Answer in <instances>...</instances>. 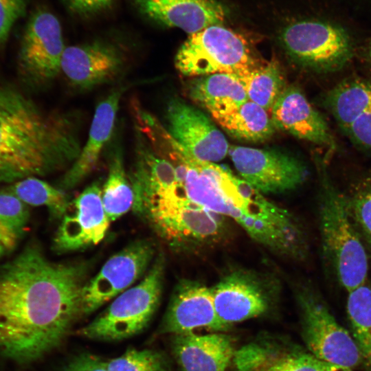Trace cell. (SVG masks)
I'll list each match as a JSON object with an SVG mask.
<instances>
[{
    "mask_svg": "<svg viewBox=\"0 0 371 371\" xmlns=\"http://www.w3.org/2000/svg\"><path fill=\"white\" fill-rule=\"evenodd\" d=\"M134 199L133 189L125 172L122 151L117 146L111 153L108 175L102 191L103 206L111 222L132 209Z\"/></svg>",
    "mask_w": 371,
    "mask_h": 371,
    "instance_id": "d4e9b609",
    "label": "cell"
},
{
    "mask_svg": "<svg viewBox=\"0 0 371 371\" xmlns=\"http://www.w3.org/2000/svg\"><path fill=\"white\" fill-rule=\"evenodd\" d=\"M165 258L160 253L142 281L126 290L78 335L93 340L113 341L131 337L145 329L161 297Z\"/></svg>",
    "mask_w": 371,
    "mask_h": 371,
    "instance_id": "8992f818",
    "label": "cell"
},
{
    "mask_svg": "<svg viewBox=\"0 0 371 371\" xmlns=\"http://www.w3.org/2000/svg\"><path fill=\"white\" fill-rule=\"evenodd\" d=\"M8 189L28 206L47 207L52 219L60 220L70 203L63 190L36 177H29L16 181Z\"/></svg>",
    "mask_w": 371,
    "mask_h": 371,
    "instance_id": "83f0119b",
    "label": "cell"
},
{
    "mask_svg": "<svg viewBox=\"0 0 371 371\" xmlns=\"http://www.w3.org/2000/svg\"><path fill=\"white\" fill-rule=\"evenodd\" d=\"M81 148L72 116L45 113L17 89L0 82V183L70 166Z\"/></svg>",
    "mask_w": 371,
    "mask_h": 371,
    "instance_id": "7a4b0ae2",
    "label": "cell"
},
{
    "mask_svg": "<svg viewBox=\"0 0 371 371\" xmlns=\"http://www.w3.org/2000/svg\"><path fill=\"white\" fill-rule=\"evenodd\" d=\"M223 191L229 209V217L251 239L278 256L295 261L306 258L305 232L291 212L234 175L224 182Z\"/></svg>",
    "mask_w": 371,
    "mask_h": 371,
    "instance_id": "3957f363",
    "label": "cell"
},
{
    "mask_svg": "<svg viewBox=\"0 0 371 371\" xmlns=\"http://www.w3.org/2000/svg\"><path fill=\"white\" fill-rule=\"evenodd\" d=\"M212 290L218 318L231 327L270 311L279 296L281 282L271 272L237 267L224 272Z\"/></svg>",
    "mask_w": 371,
    "mask_h": 371,
    "instance_id": "30bf717a",
    "label": "cell"
},
{
    "mask_svg": "<svg viewBox=\"0 0 371 371\" xmlns=\"http://www.w3.org/2000/svg\"><path fill=\"white\" fill-rule=\"evenodd\" d=\"M325 362L309 352L294 349L271 355L253 371H324Z\"/></svg>",
    "mask_w": 371,
    "mask_h": 371,
    "instance_id": "4dcf8cb0",
    "label": "cell"
},
{
    "mask_svg": "<svg viewBox=\"0 0 371 371\" xmlns=\"http://www.w3.org/2000/svg\"><path fill=\"white\" fill-rule=\"evenodd\" d=\"M237 76L245 89L248 99L267 111H271L286 87L282 68L274 60Z\"/></svg>",
    "mask_w": 371,
    "mask_h": 371,
    "instance_id": "4316f807",
    "label": "cell"
},
{
    "mask_svg": "<svg viewBox=\"0 0 371 371\" xmlns=\"http://www.w3.org/2000/svg\"><path fill=\"white\" fill-rule=\"evenodd\" d=\"M323 173L319 207L322 245L339 283L348 292L366 282L368 255L346 197Z\"/></svg>",
    "mask_w": 371,
    "mask_h": 371,
    "instance_id": "5b68a950",
    "label": "cell"
},
{
    "mask_svg": "<svg viewBox=\"0 0 371 371\" xmlns=\"http://www.w3.org/2000/svg\"><path fill=\"white\" fill-rule=\"evenodd\" d=\"M126 65L124 53L115 45L103 41L66 47L61 71L69 82L81 90L113 82Z\"/></svg>",
    "mask_w": 371,
    "mask_h": 371,
    "instance_id": "ac0fdd59",
    "label": "cell"
},
{
    "mask_svg": "<svg viewBox=\"0 0 371 371\" xmlns=\"http://www.w3.org/2000/svg\"><path fill=\"white\" fill-rule=\"evenodd\" d=\"M175 250L196 252L227 239L226 216L192 201L181 183L142 203L135 212Z\"/></svg>",
    "mask_w": 371,
    "mask_h": 371,
    "instance_id": "277c9868",
    "label": "cell"
},
{
    "mask_svg": "<svg viewBox=\"0 0 371 371\" xmlns=\"http://www.w3.org/2000/svg\"><path fill=\"white\" fill-rule=\"evenodd\" d=\"M126 90L125 87L115 89L98 104L87 142L62 177L59 188L65 191L76 187L95 168L113 135L120 100Z\"/></svg>",
    "mask_w": 371,
    "mask_h": 371,
    "instance_id": "44dd1931",
    "label": "cell"
},
{
    "mask_svg": "<svg viewBox=\"0 0 371 371\" xmlns=\"http://www.w3.org/2000/svg\"><path fill=\"white\" fill-rule=\"evenodd\" d=\"M175 66L185 76L198 77L216 73L239 76L258 65L247 40L220 24L190 34L178 49Z\"/></svg>",
    "mask_w": 371,
    "mask_h": 371,
    "instance_id": "52a82bcc",
    "label": "cell"
},
{
    "mask_svg": "<svg viewBox=\"0 0 371 371\" xmlns=\"http://www.w3.org/2000/svg\"><path fill=\"white\" fill-rule=\"evenodd\" d=\"M6 252L5 248L0 243V258Z\"/></svg>",
    "mask_w": 371,
    "mask_h": 371,
    "instance_id": "f35d334b",
    "label": "cell"
},
{
    "mask_svg": "<svg viewBox=\"0 0 371 371\" xmlns=\"http://www.w3.org/2000/svg\"><path fill=\"white\" fill-rule=\"evenodd\" d=\"M139 12L159 24L192 34L221 25L227 12L216 0H135Z\"/></svg>",
    "mask_w": 371,
    "mask_h": 371,
    "instance_id": "ffe728a7",
    "label": "cell"
},
{
    "mask_svg": "<svg viewBox=\"0 0 371 371\" xmlns=\"http://www.w3.org/2000/svg\"><path fill=\"white\" fill-rule=\"evenodd\" d=\"M65 48L58 19L47 10H34L20 43L17 65L21 78L33 87L51 82L61 71Z\"/></svg>",
    "mask_w": 371,
    "mask_h": 371,
    "instance_id": "8fae6325",
    "label": "cell"
},
{
    "mask_svg": "<svg viewBox=\"0 0 371 371\" xmlns=\"http://www.w3.org/2000/svg\"><path fill=\"white\" fill-rule=\"evenodd\" d=\"M294 288L302 336L308 352L324 362L352 369L362 363L350 333L337 321L316 289L306 282Z\"/></svg>",
    "mask_w": 371,
    "mask_h": 371,
    "instance_id": "9c48e42d",
    "label": "cell"
},
{
    "mask_svg": "<svg viewBox=\"0 0 371 371\" xmlns=\"http://www.w3.org/2000/svg\"><path fill=\"white\" fill-rule=\"evenodd\" d=\"M171 348L181 371H226L235 353L232 339L223 333L175 334Z\"/></svg>",
    "mask_w": 371,
    "mask_h": 371,
    "instance_id": "7402d4cb",
    "label": "cell"
},
{
    "mask_svg": "<svg viewBox=\"0 0 371 371\" xmlns=\"http://www.w3.org/2000/svg\"><path fill=\"white\" fill-rule=\"evenodd\" d=\"M202 328L223 332L230 327L216 313L212 287L198 280L181 279L173 289L157 333L175 335Z\"/></svg>",
    "mask_w": 371,
    "mask_h": 371,
    "instance_id": "2e32d148",
    "label": "cell"
},
{
    "mask_svg": "<svg viewBox=\"0 0 371 371\" xmlns=\"http://www.w3.org/2000/svg\"><path fill=\"white\" fill-rule=\"evenodd\" d=\"M187 91L190 99L207 109L212 117L229 113L249 100L243 83L233 74L194 77Z\"/></svg>",
    "mask_w": 371,
    "mask_h": 371,
    "instance_id": "603a6c76",
    "label": "cell"
},
{
    "mask_svg": "<svg viewBox=\"0 0 371 371\" xmlns=\"http://www.w3.org/2000/svg\"><path fill=\"white\" fill-rule=\"evenodd\" d=\"M89 265L55 262L29 245L0 268V352L19 363L57 347L82 315Z\"/></svg>",
    "mask_w": 371,
    "mask_h": 371,
    "instance_id": "6da1fadb",
    "label": "cell"
},
{
    "mask_svg": "<svg viewBox=\"0 0 371 371\" xmlns=\"http://www.w3.org/2000/svg\"><path fill=\"white\" fill-rule=\"evenodd\" d=\"M346 313L362 363L371 370V286L367 282L348 292Z\"/></svg>",
    "mask_w": 371,
    "mask_h": 371,
    "instance_id": "484cf974",
    "label": "cell"
},
{
    "mask_svg": "<svg viewBox=\"0 0 371 371\" xmlns=\"http://www.w3.org/2000/svg\"><path fill=\"white\" fill-rule=\"evenodd\" d=\"M324 371H354V369L325 362Z\"/></svg>",
    "mask_w": 371,
    "mask_h": 371,
    "instance_id": "8d00e7d4",
    "label": "cell"
},
{
    "mask_svg": "<svg viewBox=\"0 0 371 371\" xmlns=\"http://www.w3.org/2000/svg\"><path fill=\"white\" fill-rule=\"evenodd\" d=\"M60 371H109L106 361L91 354H80L70 360Z\"/></svg>",
    "mask_w": 371,
    "mask_h": 371,
    "instance_id": "e575fe53",
    "label": "cell"
},
{
    "mask_svg": "<svg viewBox=\"0 0 371 371\" xmlns=\"http://www.w3.org/2000/svg\"><path fill=\"white\" fill-rule=\"evenodd\" d=\"M269 349L257 344H247L235 351L234 361L237 371H253L272 354Z\"/></svg>",
    "mask_w": 371,
    "mask_h": 371,
    "instance_id": "836d02e7",
    "label": "cell"
},
{
    "mask_svg": "<svg viewBox=\"0 0 371 371\" xmlns=\"http://www.w3.org/2000/svg\"><path fill=\"white\" fill-rule=\"evenodd\" d=\"M271 117L276 128L299 139L335 147L328 123L296 86H286L271 109Z\"/></svg>",
    "mask_w": 371,
    "mask_h": 371,
    "instance_id": "d6986e66",
    "label": "cell"
},
{
    "mask_svg": "<svg viewBox=\"0 0 371 371\" xmlns=\"http://www.w3.org/2000/svg\"><path fill=\"white\" fill-rule=\"evenodd\" d=\"M213 118L230 137L245 142H265L276 128L267 111L249 100L233 111Z\"/></svg>",
    "mask_w": 371,
    "mask_h": 371,
    "instance_id": "cb8c5ba5",
    "label": "cell"
},
{
    "mask_svg": "<svg viewBox=\"0 0 371 371\" xmlns=\"http://www.w3.org/2000/svg\"><path fill=\"white\" fill-rule=\"evenodd\" d=\"M228 155L240 178L265 195L293 191L308 177L304 162L278 150L231 146Z\"/></svg>",
    "mask_w": 371,
    "mask_h": 371,
    "instance_id": "7c38bea8",
    "label": "cell"
},
{
    "mask_svg": "<svg viewBox=\"0 0 371 371\" xmlns=\"http://www.w3.org/2000/svg\"><path fill=\"white\" fill-rule=\"evenodd\" d=\"M346 200L355 226L371 248V179L357 186Z\"/></svg>",
    "mask_w": 371,
    "mask_h": 371,
    "instance_id": "1f68e13d",
    "label": "cell"
},
{
    "mask_svg": "<svg viewBox=\"0 0 371 371\" xmlns=\"http://www.w3.org/2000/svg\"><path fill=\"white\" fill-rule=\"evenodd\" d=\"M102 191L100 182L96 181L70 201L53 239L54 251H79L103 240L111 221L103 206Z\"/></svg>",
    "mask_w": 371,
    "mask_h": 371,
    "instance_id": "5bb4252c",
    "label": "cell"
},
{
    "mask_svg": "<svg viewBox=\"0 0 371 371\" xmlns=\"http://www.w3.org/2000/svg\"><path fill=\"white\" fill-rule=\"evenodd\" d=\"M29 207L8 188L0 190V243L6 252L14 250L25 234Z\"/></svg>",
    "mask_w": 371,
    "mask_h": 371,
    "instance_id": "f1b7e54d",
    "label": "cell"
},
{
    "mask_svg": "<svg viewBox=\"0 0 371 371\" xmlns=\"http://www.w3.org/2000/svg\"><path fill=\"white\" fill-rule=\"evenodd\" d=\"M69 8L79 14H89L109 7L115 0H65Z\"/></svg>",
    "mask_w": 371,
    "mask_h": 371,
    "instance_id": "d590c367",
    "label": "cell"
},
{
    "mask_svg": "<svg viewBox=\"0 0 371 371\" xmlns=\"http://www.w3.org/2000/svg\"><path fill=\"white\" fill-rule=\"evenodd\" d=\"M281 41L299 65L320 73L340 70L351 60L354 42L348 30L330 19H307L286 26Z\"/></svg>",
    "mask_w": 371,
    "mask_h": 371,
    "instance_id": "ba28073f",
    "label": "cell"
},
{
    "mask_svg": "<svg viewBox=\"0 0 371 371\" xmlns=\"http://www.w3.org/2000/svg\"><path fill=\"white\" fill-rule=\"evenodd\" d=\"M366 55L368 61L371 64V39L368 42L367 47H366Z\"/></svg>",
    "mask_w": 371,
    "mask_h": 371,
    "instance_id": "74e56055",
    "label": "cell"
},
{
    "mask_svg": "<svg viewBox=\"0 0 371 371\" xmlns=\"http://www.w3.org/2000/svg\"><path fill=\"white\" fill-rule=\"evenodd\" d=\"M166 120L170 135L194 157L215 163L228 154L229 145L223 133L203 112L183 100H169Z\"/></svg>",
    "mask_w": 371,
    "mask_h": 371,
    "instance_id": "9a60e30c",
    "label": "cell"
},
{
    "mask_svg": "<svg viewBox=\"0 0 371 371\" xmlns=\"http://www.w3.org/2000/svg\"><path fill=\"white\" fill-rule=\"evenodd\" d=\"M323 102L350 141L371 153V80H344L327 91Z\"/></svg>",
    "mask_w": 371,
    "mask_h": 371,
    "instance_id": "e0dca14e",
    "label": "cell"
},
{
    "mask_svg": "<svg viewBox=\"0 0 371 371\" xmlns=\"http://www.w3.org/2000/svg\"><path fill=\"white\" fill-rule=\"evenodd\" d=\"M28 0H0V45L8 39L16 22L26 13Z\"/></svg>",
    "mask_w": 371,
    "mask_h": 371,
    "instance_id": "d6a6232c",
    "label": "cell"
},
{
    "mask_svg": "<svg viewBox=\"0 0 371 371\" xmlns=\"http://www.w3.org/2000/svg\"><path fill=\"white\" fill-rule=\"evenodd\" d=\"M155 254L153 242L140 239L109 258L83 289L82 315L93 313L128 289L147 271Z\"/></svg>",
    "mask_w": 371,
    "mask_h": 371,
    "instance_id": "4fadbf2b",
    "label": "cell"
},
{
    "mask_svg": "<svg viewBox=\"0 0 371 371\" xmlns=\"http://www.w3.org/2000/svg\"><path fill=\"white\" fill-rule=\"evenodd\" d=\"M109 371H171L170 363L162 352L128 349L121 356L106 361Z\"/></svg>",
    "mask_w": 371,
    "mask_h": 371,
    "instance_id": "f546056e",
    "label": "cell"
}]
</instances>
